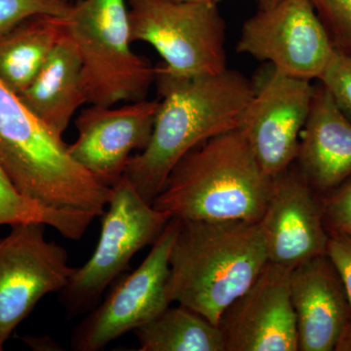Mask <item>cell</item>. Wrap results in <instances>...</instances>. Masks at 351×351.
<instances>
[{
  "label": "cell",
  "mask_w": 351,
  "mask_h": 351,
  "mask_svg": "<svg viewBox=\"0 0 351 351\" xmlns=\"http://www.w3.org/2000/svg\"><path fill=\"white\" fill-rule=\"evenodd\" d=\"M269 263L260 221H181L171 249L168 298L218 326Z\"/></svg>",
  "instance_id": "7a4b0ae2"
},
{
  "label": "cell",
  "mask_w": 351,
  "mask_h": 351,
  "mask_svg": "<svg viewBox=\"0 0 351 351\" xmlns=\"http://www.w3.org/2000/svg\"><path fill=\"white\" fill-rule=\"evenodd\" d=\"M177 2H186V3L213 4L217 5L221 0H172Z\"/></svg>",
  "instance_id": "4316f807"
},
{
  "label": "cell",
  "mask_w": 351,
  "mask_h": 351,
  "mask_svg": "<svg viewBox=\"0 0 351 351\" xmlns=\"http://www.w3.org/2000/svg\"><path fill=\"white\" fill-rule=\"evenodd\" d=\"M289 168L274 178L260 223L269 262L293 269L327 255L330 235L315 191L299 169Z\"/></svg>",
  "instance_id": "5bb4252c"
},
{
  "label": "cell",
  "mask_w": 351,
  "mask_h": 351,
  "mask_svg": "<svg viewBox=\"0 0 351 351\" xmlns=\"http://www.w3.org/2000/svg\"><path fill=\"white\" fill-rule=\"evenodd\" d=\"M334 350L351 351V309L339 332Z\"/></svg>",
  "instance_id": "484cf974"
},
{
  "label": "cell",
  "mask_w": 351,
  "mask_h": 351,
  "mask_svg": "<svg viewBox=\"0 0 351 351\" xmlns=\"http://www.w3.org/2000/svg\"><path fill=\"white\" fill-rule=\"evenodd\" d=\"M316 193H329L351 177V121L326 88L315 87L297 159Z\"/></svg>",
  "instance_id": "2e32d148"
},
{
  "label": "cell",
  "mask_w": 351,
  "mask_h": 351,
  "mask_svg": "<svg viewBox=\"0 0 351 351\" xmlns=\"http://www.w3.org/2000/svg\"><path fill=\"white\" fill-rule=\"evenodd\" d=\"M66 24L82 57L88 103L112 107L145 100L156 71L131 49L127 0H82Z\"/></svg>",
  "instance_id": "5b68a950"
},
{
  "label": "cell",
  "mask_w": 351,
  "mask_h": 351,
  "mask_svg": "<svg viewBox=\"0 0 351 351\" xmlns=\"http://www.w3.org/2000/svg\"><path fill=\"white\" fill-rule=\"evenodd\" d=\"M132 43H149L162 69L181 77L226 69V24L217 5L172 0H127Z\"/></svg>",
  "instance_id": "52a82bcc"
},
{
  "label": "cell",
  "mask_w": 351,
  "mask_h": 351,
  "mask_svg": "<svg viewBox=\"0 0 351 351\" xmlns=\"http://www.w3.org/2000/svg\"><path fill=\"white\" fill-rule=\"evenodd\" d=\"M253 95L239 128L265 172L274 178L297 159L315 86L267 64L252 82Z\"/></svg>",
  "instance_id": "8fae6325"
},
{
  "label": "cell",
  "mask_w": 351,
  "mask_h": 351,
  "mask_svg": "<svg viewBox=\"0 0 351 351\" xmlns=\"http://www.w3.org/2000/svg\"><path fill=\"white\" fill-rule=\"evenodd\" d=\"M141 351H225L219 327L188 307H167L135 331Z\"/></svg>",
  "instance_id": "d6986e66"
},
{
  "label": "cell",
  "mask_w": 351,
  "mask_h": 351,
  "mask_svg": "<svg viewBox=\"0 0 351 351\" xmlns=\"http://www.w3.org/2000/svg\"><path fill=\"white\" fill-rule=\"evenodd\" d=\"M66 32V17L40 14L0 36V82L16 95L24 92Z\"/></svg>",
  "instance_id": "ac0fdd59"
},
{
  "label": "cell",
  "mask_w": 351,
  "mask_h": 351,
  "mask_svg": "<svg viewBox=\"0 0 351 351\" xmlns=\"http://www.w3.org/2000/svg\"><path fill=\"white\" fill-rule=\"evenodd\" d=\"M335 49L351 57V0H311Z\"/></svg>",
  "instance_id": "44dd1931"
},
{
  "label": "cell",
  "mask_w": 351,
  "mask_h": 351,
  "mask_svg": "<svg viewBox=\"0 0 351 351\" xmlns=\"http://www.w3.org/2000/svg\"><path fill=\"white\" fill-rule=\"evenodd\" d=\"M237 51L309 82L321 80L336 53L311 0L260 8L244 23Z\"/></svg>",
  "instance_id": "ba28073f"
},
{
  "label": "cell",
  "mask_w": 351,
  "mask_h": 351,
  "mask_svg": "<svg viewBox=\"0 0 351 351\" xmlns=\"http://www.w3.org/2000/svg\"><path fill=\"white\" fill-rule=\"evenodd\" d=\"M323 221L328 233L351 239V177L320 200Z\"/></svg>",
  "instance_id": "603a6c76"
},
{
  "label": "cell",
  "mask_w": 351,
  "mask_h": 351,
  "mask_svg": "<svg viewBox=\"0 0 351 351\" xmlns=\"http://www.w3.org/2000/svg\"><path fill=\"white\" fill-rule=\"evenodd\" d=\"M256 1L258 2L260 8H265V7L274 5V4L277 3V2L280 1V0H256Z\"/></svg>",
  "instance_id": "83f0119b"
},
{
  "label": "cell",
  "mask_w": 351,
  "mask_h": 351,
  "mask_svg": "<svg viewBox=\"0 0 351 351\" xmlns=\"http://www.w3.org/2000/svg\"><path fill=\"white\" fill-rule=\"evenodd\" d=\"M0 166L27 199L50 209L103 216L112 188L76 162L61 136L0 82Z\"/></svg>",
  "instance_id": "277c9868"
},
{
  "label": "cell",
  "mask_w": 351,
  "mask_h": 351,
  "mask_svg": "<svg viewBox=\"0 0 351 351\" xmlns=\"http://www.w3.org/2000/svg\"><path fill=\"white\" fill-rule=\"evenodd\" d=\"M94 215L50 209L21 195L0 166V226L39 223L56 230L66 239H82Z\"/></svg>",
  "instance_id": "ffe728a7"
},
{
  "label": "cell",
  "mask_w": 351,
  "mask_h": 351,
  "mask_svg": "<svg viewBox=\"0 0 351 351\" xmlns=\"http://www.w3.org/2000/svg\"><path fill=\"white\" fill-rule=\"evenodd\" d=\"M272 182L244 132L234 129L182 157L152 206L181 221H260Z\"/></svg>",
  "instance_id": "3957f363"
},
{
  "label": "cell",
  "mask_w": 351,
  "mask_h": 351,
  "mask_svg": "<svg viewBox=\"0 0 351 351\" xmlns=\"http://www.w3.org/2000/svg\"><path fill=\"white\" fill-rule=\"evenodd\" d=\"M319 82L351 121V57L336 50Z\"/></svg>",
  "instance_id": "cb8c5ba5"
},
{
  "label": "cell",
  "mask_w": 351,
  "mask_h": 351,
  "mask_svg": "<svg viewBox=\"0 0 351 351\" xmlns=\"http://www.w3.org/2000/svg\"><path fill=\"white\" fill-rule=\"evenodd\" d=\"M161 100L151 140L132 156L124 175L152 205L177 163L208 138L239 129L253 86L239 71L181 77L156 68Z\"/></svg>",
  "instance_id": "6da1fadb"
},
{
  "label": "cell",
  "mask_w": 351,
  "mask_h": 351,
  "mask_svg": "<svg viewBox=\"0 0 351 351\" xmlns=\"http://www.w3.org/2000/svg\"><path fill=\"white\" fill-rule=\"evenodd\" d=\"M291 300L299 350L332 351L351 307L345 286L327 255L291 270Z\"/></svg>",
  "instance_id": "9a60e30c"
},
{
  "label": "cell",
  "mask_w": 351,
  "mask_h": 351,
  "mask_svg": "<svg viewBox=\"0 0 351 351\" xmlns=\"http://www.w3.org/2000/svg\"><path fill=\"white\" fill-rule=\"evenodd\" d=\"M291 270L267 263L250 287L223 311L218 327L225 351H299Z\"/></svg>",
  "instance_id": "7c38bea8"
},
{
  "label": "cell",
  "mask_w": 351,
  "mask_h": 351,
  "mask_svg": "<svg viewBox=\"0 0 351 351\" xmlns=\"http://www.w3.org/2000/svg\"><path fill=\"white\" fill-rule=\"evenodd\" d=\"M180 219H170L142 265L120 279L105 301L73 330L71 346L75 351H98L122 335L135 331L170 306L168 298L171 249Z\"/></svg>",
  "instance_id": "9c48e42d"
},
{
  "label": "cell",
  "mask_w": 351,
  "mask_h": 351,
  "mask_svg": "<svg viewBox=\"0 0 351 351\" xmlns=\"http://www.w3.org/2000/svg\"><path fill=\"white\" fill-rule=\"evenodd\" d=\"M73 6L71 0H0V36L32 16L66 17Z\"/></svg>",
  "instance_id": "7402d4cb"
},
{
  "label": "cell",
  "mask_w": 351,
  "mask_h": 351,
  "mask_svg": "<svg viewBox=\"0 0 351 351\" xmlns=\"http://www.w3.org/2000/svg\"><path fill=\"white\" fill-rule=\"evenodd\" d=\"M45 226L18 223L0 237V351L44 295L63 290L75 271L66 249L45 239Z\"/></svg>",
  "instance_id": "30bf717a"
},
{
  "label": "cell",
  "mask_w": 351,
  "mask_h": 351,
  "mask_svg": "<svg viewBox=\"0 0 351 351\" xmlns=\"http://www.w3.org/2000/svg\"><path fill=\"white\" fill-rule=\"evenodd\" d=\"M18 96L51 130L63 137L76 110L88 103L82 57L68 32L58 41L32 84Z\"/></svg>",
  "instance_id": "e0dca14e"
},
{
  "label": "cell",
  "mask_w": 351,
  "mask_h": 351,
  "mask_svg": "<svg viewBox=\"0 0 351 351\" xmlns=\"http://www.w3.org/2000/svg\"><path fill=\"white\" fill-rule=\"evenodd\" d=\"M327 256L336 267L351 307V239L345 235L331 234L327 246Z\"/></svg>",
  "instance_id": "d4e9b609"
},
{
  "label": "cell",
  "mask_w": 351,
  "mask_h": 351,
  "mask_svg": "<svg viewBox=\"0 0 351 351\" xmlns=\"http://www.w3.org/2000/svg\"><path fill=\"white\" fill-rule=\"evenodd\" d=\"M159 104L145 99L120 108H85L75 119L78 137L69 145V154L112 188L124 175L132 152L144 151L149 144Z\"/></svg>",
  "instance_id": "4fadbf2b"
},
{
  "label": "cell",
  "mask_w": 351,
  "mask_h": 351,
  "mask_svg": "<svg viewBox=\"0 0 351 351\" xmlns=\"http://www.w3.org/2000/svg\"><path fill=\"white\" fill-rule=\"evenodd\" d=\"M93 255L75 269L60 291V301L73 318L95 308L101 295L129 267L141 249L154 244L172 219L143 199L125 176L112 186Z\"/></svg>",
  "instance_id": "8992f818"
}]
</instances>
